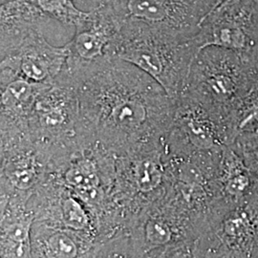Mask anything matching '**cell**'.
Returning a JSON list of instances; mask_svg holds the SVG:
<instances>
[{"instance_id": "obj_21", "label": "cell", "mask_w": 258, "mask_h": 258, "mask_svg": "<svg viewBox=\"0 0 258 258\" xmlns=\"http://www.w3.org/2000/svg\"><path fill=\"white\" fill-rule=\"evenodd\" d=\"M9 206V197L7 195H0V221L2 220L7 208Z\"/></svg>"}, {"instance_id": "obj_1", "label": "cell", "mask_w": 258, "mask_h": 258, "mask_svg": "<svg viewBox=\"0 0 258 258\" xmlns=\"http://www.w3.org/2000/svg\"><path fill=\"white\" fill-rule=\"evenodd\" d=\"M79 131L117 156L166 139L174 101L147 73L117 57L76 82Z\"/></svg>"}, {"instance_id": "obj_24", "label": "cell", "mask_w": 258, "mask_h": 258, "mask_svg": "<svg viewBox=\"0 0 258 258\" xmlns=\"http://www.w3.org/2000/svg\"><path fill=\"white\" fill-rule=\"evenodd\" d=\"M0 258H1V257H0Z\"/></svg>"}, {"instance_id": "obj_4", "label": "cell", "mask_w": 258, "mask_h": 258, "mask_svg": "<svg viewBox=\"0 0 258 258\" xmlns=\"http://www.w3.org/2000/svg\"><path fill=\"white\" fill-rule=\"evenodd\" d=\"M174 101V110L165 148L178 157L219 156L234 139L227 119L192 97L182 94Z\"/></svg>"}, {"instance_id": "obj_15", "label": "cell", "mask_w": 258, "mask_h": 258, "mask_svg": "<svg viewBox=\"0 0 258 258\" xmlns=\"http://www.w3.org/2000/svg\"><path fill=\"white\" fill-rule=\"evenodd\" d=\"M144 258H220L219 252L205 233L194 239L149 251Z\"/></svg>"}, {"instance_id": "obj_12", "label": "cell", "mask_w": 258, "mask_h": 258, "mask_svg": "<svg viewBox=\"0 0 258 258\" xmlns=\"http://www.w3.org/2000/svg\"><path fill=\"white\" fill-rule=\"evenodd\" d=\"M34 215L20 201L11 202L0 221V257L33 258L32 224Z\"/></svg>"}, {"instance_id": "obj_13", "label": "cell", "mask_w": 258, "mask_h": 258, "mask_svg": "<svg viewBox=\"0 0 258 258\" xmlns=\"http://www.w3.org/2000/svg\"><path fill=\"white\" fill-rule=\"evenodd\" d=\"M71 189L60 194L53 210V218L59 227L91 237L94 231V221L90 208Z\"/></svg>"}, {"instance_id": "obj_9", "label": "cell", "mask_w": 258, "mask_h": 258, "mask_svg": "<svg viewBox=\"0 0 258 258\" xmlns=\"http://www.w3.org/2000/svg\"><path fill=\"white\" fill-rule=\"evenodd\" d=\"M216 203L227 209L257 192L258 184L243 159L231 146L224 148L214 175Z\"/></svg>"}, {"instance_id": "obj_20", "label": "cell", "mask_w": 258, "mask_h": 258, "mask_svg": "<svg viewBox=\"0 0 258 258\" xmlns=\"http://www.w3.org/2000/svg\"><path fill=\"white\" fill-rule=\"evenodd\" d=\"M104 258H144L140 253H137V251L132 247L130 244V249L129 250H124L122 253H117V254H111L109 256H105Z\"/></svg>"}, {"instance_id": "obj_11", "label": "cell", "mask_w": 258, "mask_h": 258, "mask_svg": "<svg viewBox=\"0 0 258 258\" xmlns=\"http://www.w3.org/2000/svg\"><path fill=\"white\" fill-rule=\"evenodd\" d=\"M68 55L67 45L52 47L42 37H35L23 45L17 58L24 79L32 83H43L60 72Z\"/></svg>"}, {"instance_id": "obj_16", "label": "cell", "mask_w": 258, "mask_h": 258, "mask_svg": "<svg viewBox=\"0 0 258 258\" xmlns=\"http://www.w3.org/2000/svg\"><path fill=\"white\" fill-rule=\"evenodd\" d=\"M6 176L10 184L17 190H30L38 180L37 162L27 154L13 157L6 166Z\"/></svg>"}, {"instance_id": "obj_17", "label": "cell", "mask_w": 258, "mask_h": 258, "mask_svg": "<svg viewBox=\"0 0 258 258\" xmlns=\"http://www.w3.org/2000/svg\"><path fill=\"white\" fill-rule=\"evenodd\" d=\"M231 147L243 159L258 184V123L240 132Z\"/></svg>"}, {"instance_id": "obj_10", "label": "cell", "mask_w": 258, "mask_h": 258, "mask_svg": "<svg viewBox=\"0 0 258 258\" xmlns=\"http://www.w3.org/2000/svg\"><path fill=\"white\" fill-rule=\"evenodd\" d=\"M91 237L61 227L44 226L32 235L33 258H91Z\"/></svg>"}, {"instance_id": "obj_19", "label": "cell", "mask_w": 258, "mask_h": 258, "mask_svg": "<svg viewBox=\"0 0 258 258\" xmlns=\"http://www.w3.org/2000/svg\"><path fill=\"white\" fill-rule=\"evenodd\" d=\"M34 85L24 78L16 79L8 83L1 95L2 104L9 109L21 108L32 101Z\"/></svg>"}, {"instance_id": "obj_5", "label": "cell", "mask_w": 258, "mask_h": 258, "mask_svg": "<svg viewBox=\"0 0 258 258\" xmlns=\"http://www.w3.org/2000/svg\"><path fill=\"white\" fill-rule=\"evenodd\" d=\"M195 38L200 49L220 47L257 60L258 0H217Z\"/></svg>"}, {"instance_id": "obj_8", "label": "cell", "mask_w": 258, "mask_h": 258, "mask_svg": "<svg viewBox=\"0 0 258 258\" xmlns=\"http://www.w3.org/2000/svg\"><path fill=\"white\" fill-rule=\"evenodd\" d=\"M215 212L207 232L214 247L251 257L258 249V191L244 202Z\"/></svg>"}, {"instance_id": "obj_14", "label": "cell", "mask_w": 258, "mask_h": 258, "mask_svg": "<svg viewBox=\"0 0 258 258\" xmlns=\"http://www.w3.org/2000/svg\"><path fill=\"white\" fill-rule=\"evenodd\" d=\"M229 123L234 140L240 132L257 124L258 74L232 108Z\"/></svg>"}, {"instance_id": "obj_22", "label": "cell", "mask_w": 258, "mask_h": 258, "mask_svg": "<svg viewBox=\"0 0 258 258\" xmlns=\"http://www.w3.org/2000/svg\"><path fill=\"white\" fill-rule=\"evenodd\" d=\"M199 1H200V2H202L207 8H209L210 11L212 10V7H213V5L217 2V0H199Z\"/></svg>"}, {"instance_id": "obj_23", "label": "cell", "mask_w": 258, "mask_h": 258, "mask_svg": "<svg viewBox=\"0 0 258 258\" xmlns=\"http://www.w3.org/2000/svg\"><path fill=\"white\" fill-rule=\"evenodd\" d=\"M256 65H257V69H258V56H257V60H256Z\"/></svg>"}, {"instance_id": "obj_3", "label": "cell", "mask_w": 258, "mask_h": 258, "mask_svg": "<svg viewBox=\"0 0 258 258\" xmlns=\"http://www.w3.org/2000/svg\"><path fill=\"white\" fill-rule=\"evenodd\" d=\"M257 74L256 60L229 49L205 47L194 58L183 93L229 122L232 108Z\"/></svg>"}, {"instance_id": "obj_18", "label": "cell", "mask_w": 258, "mask_h": 258, "mask_svg": "<svg viewBox=\"0 0 258 258\" xmlns=\"http://www.w3.org/2000/svg\"><path fill=\"white\" fill-rule=\"evenodd\" d=\"M37 6L53 18L74 25L82 24L89 17V13L83 12L75 6L73 0H36Z\"/></svg>"}, {"instance_id": "obj_7", "label": "cell", "mask_w": 258, "mask_h": 258, "mask_svg": "<svg viewBox=\"0 0 258 258\" xmlns=\"http://www.w3.org/2000/svg\"><path fill=\"white\" fill-rule=\"evenodd\" d=\"M120 24L105 10L98 6L82 24L68 43L69 77L76 81L97 65L114 57L112 46L119 34Z\"/></svg>"}, {"instance_id": "obj_6", "label": "cell", "mask_w": 258, "mask_h": 258, "mask_svg": "<svg viewBox=\"0 0 258 258\" xmlns=\"http://www.w3.org/2000/svg\"><path fill=\"white\" fill-rule=\"evenodd\" d=\"M100 7L121 25L135 22L194 36L210 12L199 0H101Z\"/></svg>"}, {"instance_id": "obj_2", "label": "cell", "mask_w": 258, "mask_h": 258, "mask_svg": "<svg viewBox=\"0 0 258 258\" xmlns=\"http://www.w3.org/2000/svg\"><path fill=\"white\" fill-rule=\"evenodd\" d=\"M200 50L195 35L184 36L124 22L113 43L112 55L147 73L175 100L184 92Z\"/></svg>"}]
</instances>
